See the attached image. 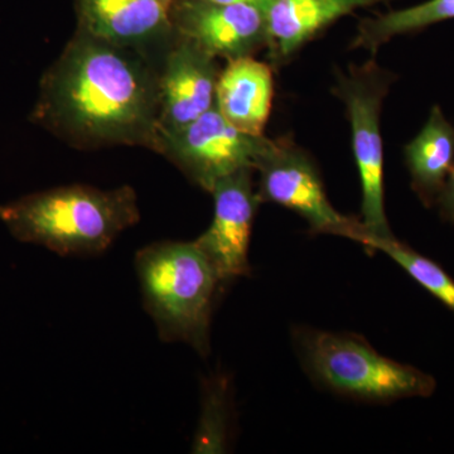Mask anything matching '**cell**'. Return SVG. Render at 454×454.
<instances>
[{
    "label": "cell",
    "instance_id": "16",
    "mask_svg": "<svg viewBox=\"0 0 454 454\" xmlns=\"http://www.w3.org/2000/svg\"><path fill=\"white\" fill-rule=\"evenodd\" d=\"M231 381L223 373H212L202 380L201 413L191 452L226 453L234 422Z\"/></svg>",
    "mask_w": 454,
    "mask_h": 454
},
{
    "label": "cell",
    "instance_id": "1",
    "mask_svg": "<svg viewBox=\"0 0 454 454\" xmlns=\"http://www.w3.org/2000/svg\"><path fill=\"white\" fill-rule=\"evenodd\" d=\"M31 121L79 149L158 143V74L138 50L77 32L44 73Z\"/></svg>",
    "mask_w": 454,
    "mask_h": 454
},
{
    "label": "cell",
    "instance_id": "19",
    "mask_svg": "<svg viewBox=\"0 0 454 454\" xmlns=\"http://www.w3.org/2000/svg\"><path fill=\"white\" fill-rule=\"evenodd\" d=\"M208 2L221 3V4H249L262 9H267L271 0H208Z\"/></svg>",
    "mask_w": 454,
    "mask_h": 454
},
{
    "label": "cell",
    "instance_id": "4",
    "mask_svg": "<svg viewBox=\"0 0 454 454\" xmlns=\"http://www.w3.org/2000/svg\"><path fill=\"white\" fill-rule=\"evenodd\" d=\"M292 340L313 384L334 395L367 404H390L429 397L437 389L432 375L382 356L360 334L300 325L293 328Z\"/></svg>",
    "mask_w": 454,
    "mask_h": 454
},
{
    "label": "cell",
    "instance_id": "5",
    "mask_svg": "<svg viewBox=\"0 0 454 454\" xmlns=\"http://www.w3.org/2000/svg\"><path fill=\"white\" fill-rule=\"evenodd\" d=\"M394 76L373 59L351 66L337 74L333 94L345 103L352 129V149L360 176L361 223L367 234L387 238L391 232L385 211L384 145L380 130L382 101Z\"/></svg>",
    "mask_w": 454,
    "mask_h": 454
},
{
    "label": "cell",
    "instance_id": "11",
    "mask_svg": "<svg viewBox=\"0 0 454 454\" xmlns=\"http://www.w3.org/2000/svg\"><path fill=\"white\" fill-rule=\"evenodd\" d=\"M172 4L173 0H77L79 33L139 50L173 32Z\"/></svg>",
    "mask_w": 454,
    "mask_h": 454
},
{
    "label": "cell",
    "instance_id": "10",
    "mask_svg": "<svg viewBox=\"0 0 454 454\" xmlns=\"http://www.w3.org/2000/svg\"><path fill=\"white\" fill-rule=\"evenodd\" d=\"M217 64L219 59L178 38L158 74V138L187 127L215 106Z\"/></svg>",
    "mask_w": 454,
    "mask_h": 454
},
{
    "label": "cell",
    "instance_id": "7",
    "mask_svg": "<svg viewBox=\"0 0 454 454\" xmlns=\"http://www.w3.org/2000/svg\"><path fill=\"white\" fill-rule=\"evenodd\" d=\"M269 142L265 136H252L230 124L215 106L187 127L160 136L155 152L192 184L211 192L227 176L254 169Z\"/></svg>",
    "mask_w": 454,
    "mask_h": 454
},
{
    "label": "cell",
    "instance_id": "15",
    "mask_svg": "<svg viewBox=\"0 0 454 454\" xmlns=\"http://www.w3.org/2000/svg\"><path fill=\"white\" fill-rule=\"evenodd\" d=\"M450 20H454V0H428L414 7L363 20L351 47L367 50L376 55L382 44L397 35L419 32Z\"/></svg>",
    "mask_w": 454,
    "mask_h": 454
},
{
    "label": "cell",
    "instance_id": "8",
    "mask_svg": "<svg viewBox=\"0 0 454 454\" xmlns=\"http://www.w3.org/2000/svg\"><path fill=\"white\" fill-rule=\"evenodd\" d=\"M253 168H243L221 179L211 190L214 217L195 244L211 262L223 288L252 276L249 247L260 203L254 188Z\"/></svg>",
    "mask_w": 454,
    "mask_h": 454
},
{
    "label": "cell",
    "instance_id": "3",
    "mask_svg": "<svg viewBox=\"0 0 454 454\" xmlns=\"http://www.w3.org/2000/svg\"><path fill=\"white\" fill-rule=\"evenodd\" d=\"M143 304L160 339L210 352L212 313L223 292L216 271L195 241H158L134 258Z\"/></svg>",
    "mask_w": 454,
    "mask_h": 454
},
{
    "label": "cell",
    "instance_id": "2",
    "mask_svg": "<svg viewBox=\"0 0 454 454\" xmlns=\"http://www.w3.org/2000/svg\"><path fill=\"white\" fill-rule=\"evenodd\" d=\"M139 220L138 199L130 186L104 191L74 184L0 205V221L16 240L59 256L100 255Z\"/></svg>",
    "mask_w": 454,
    "mask_h": 454
},
{
    "label": "cell",
    "instance_id": "18",
    "mask_svg": "<svg viewBox=\"0 0 454 454\" xmlns=\"http://www.w3.org/2000/svg\"><path fill=\"white\" fill-rule=\"evenodd\" d=\"M435 207H438L442 219L454 225V164Z\"/></svg>",
    "mask_w": 454,
    "mask_h": 454
},
{
    "label": "cell",
    "instance_id": "6",
    "mask_svg": "<svg viewBox=\"0 0 454 454\" xmlns=\"http://www.w3.org/2000/svg\"><path fill=\"white\" fill-rule=\"evenodd\" d=\"M260 202L283 206L309 223L310 234L336 235L356 241L363 223L340 214L331 205L324 181L306 152L286 139H270L256 160Z\"/></svg>",
    "mask_w": 454,
    "mask_h": 454
},
{
    "label": "cell",
    "instance_id": "9",
    "mask_svg": "<svg viewBox=\"0 0 454 454\" xmlns=\"http://www.w3.org/2000/svg\"><path fill=\"white\" fill-rule=\"evenodd\" d=\"M170 17L178 38L217 59L232 61L267 47L265 11L255 5L178 0Z\"/></svg>",
    "mask_w": 454,
    "mask_h": 454
},
{
    "label": "cell",
    "instance_id": "14",
    "mask_svg": "<svg viewBox=\"0 0 454 454\" xmlns=\"http://www.w3.org/2000/svg\"><path fill=\"white\" fill-rule=\"evenodd\" d=\"M411 188L426 207H433L454 164V125L438 106L428 121L404 148Z\"/></svg>",
    "mask_w": 454,
    "mask_h": 454
},
{
    "label": "cell",
    "instance_id": "12",
    "mask_svg": "<svg viewBox=\"0 0 454 454\" xmlns=\"http://www.w3.org/2000/svg\"><path fill=\"white\" fill-rule=\"evenodd\" d=\"M382 0H271L265 9L267 47L274 65H282L325 27L356 9Z\"/></svg>",
    "mask_w": 454,
    "mask_h": 454
},
{
    "label": "cell",
    "instance_id": "17",
    "mask_svg": "<svg viewBox=\"0 0 454 454\" xmlns=\"http://www.w3.org/2000/svg\"><path fill=\"white\" fill-rule=\"evenodd\" d=\"M356 243L372 252L387 254L409 277L454 313V279L437 262L415 252L394 235L380 238L367 234L365 230Z\"/></svg>",
    "mask_w": 454,
    "mask_h": 454
},
{
    "label": "cell",
    "instance_id": "13",
    "mask_svg": "<svg viewBox=\"0 0 454 454\" xmlns=\"http://www.w3.org/2000/svg\"><path fill=\"white\" fill-rule=\"evenodd\" d=\"M273 98V70L253 56L232 59L220 71L215 106L244 133L264 136Z\"/></svg>",
    "mask_w": 454,
    "mask_h": 454
}]
</instances>
